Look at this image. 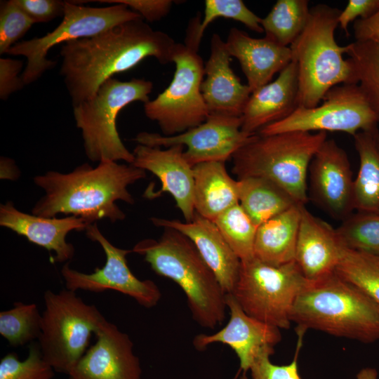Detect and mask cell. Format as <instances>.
Segmentation results:
<instances>
[{
	"instance_id": "obj_38",
	"label": "cell",
	"mask_w": 379,
	"mask_h": 379,
	"mask_svg": "<svg viewBox=\"0 0 379 379\" xmlns=\"http://www.w3.org/2000/svg\"><path fill=\"white\" fill-rule=\"evenodd\" d=\"M302 333L298 343L295 357L288 365L279 366L271 362L270 357L274 354L273 347L264 349L257 357L250 371L253 379H300L298 371V353L301 346Z\"/></svg>"
},
{
	"instance_id": "obj_22",
	"label": "cell",
	"mask_w": 379,
	"mask_h": 379,
	"mask_svg": "<svg viewBox=\"0 0 379 379\" xmlns=\"http://www.w3.org/2000/svg\"><path fill=\"white\" fill-rule=\"evenodd\" d=\"M342 247L335 229L312 215L303 206L295 262L304 277L309 281H315L334 273Z\"/></svg>"
},
{
	"instance_id": "obj_42",
	"label": "cell",
	"mask_w": 379,
	"mask_h": 379,
	"mask_svg": "<svg viewBox=\"0 0 379 379\" xmlns=\"http://www.w3.org/2000/svg\"><path fill=\"white\" fill-rule=\"evenodd\" d=\"M379 8V0H350L338 18V25L349 36L348 26L358 19L366 18Z\"/></svg>"
},
{
	"instance_id": "obj_30",
	"label": "cell",
	"mask_w": 379,
	"mask_h": 379,
	"mask_svg": "<svg viewBox=\"0 0 379 379\" xmlns=\"http://www.w3.org/2000/svg\"><path fill=\"white\" fill-rule=\"evenodd\" d=\"M335 273L379 305V256L354 251L343 245Z\"/></svg>"
},
{
	"instance_id": "obj_33",
	"label": "cell",
	"mask_w": 379,
	"mask_h": 379,
	"mask_svg": "<svg viewBox=\"0 0 379 379\" xmlns=\"http://www.w3.org/2000/svg\"><path fill=\"white\" fill-rule=\"evenodd\" d=\"M213 222L241 261L254 257V244L258 227L239 204L221 213Z\"/></svg>"
},
{
	"instance_id": "obj_46",
	"label": "cell",
	"mask_w": 379,
	"mask_h": 379,
	"mask_svg": "<svg viewBox=\"0 0 379 379\" xmlns=\"http://www.w3.org/2000/svg\"><path fill=\"white\" fill-rule=\"evenodd\" d=\"M378 146H379V134H378Z\"/></svg>"
},
{
	"instance_id": "obj_16",
	"label": "cell",
	"mask_w": 379,
	"mask_h": 379,
	"mask_svg": "<svg viewBox=\"0 0 379 379\" xmlns=\"http://www.w3.org/2000/svg\"><path fill=\"white\" fill-rule=\"evenodd\" d=\"M89 347L69 372L68 379H141L142 369L129 336L106 319Z\"/></svg>"
},
{
	"instance_id": "obj_37",
	"label": "cell",
	"mask_w": 379,
	"mask_h": 379,
	"mask_svg": "<svg viewBox=\"0 0 379 379\" xmlns=\"http://www.w3.org/2000/svg\"><path fill=\"white\" fill-rule=\"evenodd\" d=\"M34 22L16 4L15 0L1 1L0 6V54L7 53L18 43Z\"/></svg>"
},
{
	"instance_id": "obj_26",
	"label": "cell",
	"mask_w": 379,
	"mask_h": 379,
	"mask_svg": "<svg viewBox=\"0 0 379 379\" xmlns=\"http://www.w3.org/2000/svg\"><path fill=\"white\" fill-rule=\"evenodd\" d=\"M295 204L258 226L254 244V256L273 265L295 261L301 209Z\"/></svg>"
},
{
	"instance_id": "obj_18",
	"label": "cell",
	"mask_w": 379,
	"mask_h": 379,
	"mask_svg": "<svg viewBox=\"0 0 379 379\" xmlns=\"http://www.w3.org/2000/svg\"><path fill=\"white\" fill-rule=\"evenodd\" d=\"M226 305L230 312L226 326L211 335H196L193 345L198 350L215 343L228 345L239 358L241 369L246 372L264 349L274 348L281 341L280 328L247 314L232 293H226Z\"/></svg>"
},
{
	"instance_id": "obj_25",
	"label": "cell",
	"mask_w": 379,
	"mask_h": 379,
	"mask_svg": "<svg viewBox=\"0 0 379 379\" xmlns=\"http://www.w3.org/2000/svg\"><path fill=\"white\" fill-rule=\"evenodd\" d=\"M194 203L195 211L214 221L221 213L239 204L238 182L227 172L225 162L195 165Z\"/></svg>"
},
{
	"instance_id": "obj_2",
	"label": "cell",
	"mask_w": 379,
	"mask_h": 379,
	"mask_svg": "<svg viewBox=\"0 0 379 379\" xmlns=\"http://www.w3.org/2000/svg\"><path fill=\"white\" fill-rule=\"evenodd\" d=\"M145 177V171L117 161H101L95 168L84 164L69 173L48 171L34 178L45 195L32 214L46 218L71 214L88 225L103 218L115 222L126 217L116 201L133 204L128 187Z\"/></svg>"
},
{
	"instance_id": "obj_10",
	"label": "cell",
	"mask_w": 379,
	"mask_h": 379,
	"mask_svg": "<svg viewBox=\"0 0 379 379\" xmlns=\"http://www.w3.org/2000/svg\"><path fill=\"white\" fill-rule=\"evenodd\" d=\"M172 62L175 70L170 84L144 104L146 117L156 121L166 136L196 127L209 116L201 91L204 65L198 51L177 43Z\"/></svg>"
},
{
	"instance_id": "obj_17",
	"label": "cell",
	"mask_w": 379,
	"mask_h": 379,
	"mask_svg": "<svg viewBox=\"0 0 379 379\" xmlns=\"http://www.w3.org/2000/svg\"><path fill=\"white\" fill-rule=\"evenodd\" d=\"M183 146L174 145L162 149L159 147L139 145L133 154V166L155 175L161 183L157 192L146 190L143 196L152 199L164 192L174 199L176 207L181 211L185 222H191L195 215L194 203V174L183 157Z\"/></svg>"
},
{
	"instance_id": "obj_8",
	"label": "cell",
	"mask_w": 379,
	"mask_h": 379,
	"mask_svg": "<svg viewBox=\"0 0 379 379\" xmlns=\"http://www.w3.org/2000/svg\"><path fill=\"white\" fill-rule=\"evenodd\" d=\"M44 299L40 350L55 372L68 375L105 318L95 305L67 288L58 293L48 290Z\"/></svg>"
},
{
	"instance_id": "obj_4",
	"label": "cell",
	"mask_w": 379,
	"mask_h": 379,
	"mask_svg": "<svg viewBox=\"0 0 379 379\" xmlns=\"http://www.w3.org/2000/svg\"><path fill=\"white\" fill-rule=\"evenodd\" d=\"M291 322L337 337L373 343L379 340V305L335 272L309 281L298 295Z\"/></svg>"
},
{
	"instance_id": "obj_39",
	"label": "cell",
	"mask_w": 379,
	"mask_h": 379,
	"mask_svg": "<svg viewBox=\"0 0 379 379\" xmlns=\"http://www.w3.org/2000/svg\"><path fill=\"white\" fill-rule=\"evenodd\" d=\"M15 2L34 23L63 17L65 12V1L15 0Z\"/></svg>"
},
{
	"instance_id": "obj_36",
	"label": "cell",
	"mask_w": 379,
	"mask_h": 379,
	"mask_svg": "<svg viewBox=\"0 0 379 379\" xmlns=\"http://www.w3.org/2000/svg\"><path fill=\"white\" fill-rule=\"evenodd\" d=\"M224 18L241 22L249 29L264 32L259 16L251 11L241 0H206L204 18L198 28V39L201 41L205 29L216 18Z\"/></svg>"
},
{
	"instance_id": "obj_5",
	"label": "cell",
	"mask_w": 379,
	"mask_h": 379,
	"mask_svg": "<svg viewBox=\"0 0 379 379\" xmlns=\"http://www.w3.org/2000/svg\"><path fill=\"white\" fill-rule=\"evenodd\" d=\"M340 12L324 4L310 8L305 28L289 46L298 69V107H314L331 88L357 84L350 60L343 57L347 46L335 39Z\"/></svg>"
},
{
	"instance_id": "obj_9",
	"label": "cell",
	"mask_w": 379,
	"mask_h": 379,
	"mask_svg": "<svg viewBox=\"0 0 379 379\" xmlns=\"http://www.w3.org/2000/svg\"><path fill=\"white\" fill-rule=\"evenodd\" d=\"M308 282L295 261L273 265L254 256L241 261L232 294L247 314L287 329L294 303Z\"/></svg>"
},
{
	"instance_id": "obj_15",
	"label": "cell",
	"mask_w": 379,
	"mask_h": 379,
	"mask_svg": "<svg viewBox=\"0 0 379 379\" xmlns=\"http://www.w3.org/2000/svg\"><path fill=\"white\" fill-rule=\"evenodd\" d=\"M348 155L334 140H327L309 166L312 201L336 219L345 220L354 210V180Z\"/></svg>"
},
{
	"instance_id": "obj_32",
	"label": "cell",
	"mask_w": 379,
	"mask_h": 379,
	"mask_svg": "<svg viewBox=\"0 0 379 379\" xmlns=\"http://www.w3.org/2000/svg\"><path fill=\"white\" fill-rule=\"evenodd\" d=\"M41 323L42 314L36 304L16 302L0 312V334L11 345L22 346L39 340Z\"/></svg>"
},
{
	"instance_id": "obj_12",
	"label": "cell",
	"mask_w": 379,
	"mask_h": 379,
	"mask_svg": "<svg viewBox=\"0 0 379 379\" xmlns=\"http://www.w3.org/2000/svg\"><path fill=\"white\" fill-rule=\"evenodd\" d=\"M378 119L357 84L331 88L316 107H298L286 118L262 128V135L289 131L343 132L352 136L378 130Z\"/></svg>"
},
{
	"instance_id": "obj_11",
	"label": "cell",
	"mask_w": 379,
	"mask_h": 379,
	"mask_svg": "<svg viewBox=\"0 0 379 379\" xmlns=\"http://www.w3.org/2000/svg\"><path fill=\"white\" fill-rule=\"evenodd\" d=\"M140 18L142 17L138 13L122 4L98 8L65 1L62 20L55 29L43 36L17 43L7 53L27 58L21 77L25 85L29 84L55 65V61L46 57L53 46L92 37L116 25Z\"/></svg>"
},
{
	"instance_id": "obj_1",
	"label": "cell",
	"mask_w": 379,
	"mask_h": 379,
	"mask_svg": "<svg viewBox=\"0 0 379 379\" xmlns=\"http://www.w3.org/2000/svg\"><path fill=\"white\" fill-rule=\"evenodd\" d=\"M176 44L142 18L64 44L60 51V73L73 107L93 97L114 74L131 69L147 58H154L161 65L171 62Z\"/></svg>"
},
{
	"instance_id": "obj_6",
	"label": "cell",
	"mask_w": 379,
	"mask_h": 379,
	"mask_svg": "<svg viewBox=\"0 0 379 379\" xmlns=\"http://www.w3.org/2000/svg\"><path fill=\"white\" fill-rule=\"evenodd\" d=\"M326 139V132L254 134L232 156V171L238 179H267L286 192L297 204L305 206L308 201L309 166Z\"/></svg>"
},
{
	"instance_id": "obj_24",
	"label": "cell",
	"mask_w": 379,
	"mask_h": 379,
	"mask_svg": "<svg viewBox=\"0 0 379 379\" xmlns=\"http://www.w3.org/2000/svg\"><path fill=\"white\" fill-rule=\"evenodd\" d=\"M225 44L230 55L238 60L251 92L271 82L292 60L289 46L266 36L251 37L236 27L230 29Z\"/></svg>"
},
{
	"instance_id": "obj_14",
	"label": "cell",
	"mask_w": 379,
	"mask_h": 379,
	"mask_svg": "<svg viewBox=\"0 0 379 379\" xmlns=\"http://www.w3.org/2000/svg\"><path fill=\"white\" fill-rule=\"evenodd\" d=\"M241 124V117L209 114L204 123L182 133L166 136L141 132L133 140L149 147L186 146L183 157L194 167L204 162H225L232 159L253 135L243 132Z\"/></svg>"
},
{
	"instance_id": "obj_23",
	"label": "cell",
	"mask_w": 379,
	"mask_h": 379,
	"mask_svg": "<svg viewBox=\"0 0 379 379\" xmlns=\"http://www.w3.org/2000/svg\"><path fill=\"white\" fill-rule=\"evenodd\" d=\"M296 64L291 62L274 81L251 93L241 115V131L249 135L279 121L298 107Z\"/></svg>"
},
{
	"instance_id": "obj_20",
	"label": "cell",
	"mask_w": 379,
	"mask_h": 379,
	"mask_svg": "<svg viewBox=\"0 0 379 379\" xmlns=\"http://www.w3.org/2000/svg\"><path fill=\"white\" fill-rule=\"evenodd\" d=\"M230 57L225 41L213 34L201 91L209 114L241 117L252 92L232 69Z\"/></svg>"
},
{
	"instance_id": "obj_29",
	"label": "cell",
	"mask_w": 379,
	"mask_h": 379,
	"mask_svg": "<svg viewBox=\"0 0 379 379\" xmlns=\"http://www.w3.org/2000/svg\"><path fill=\"white\" fill-rule=\"evenodd\" d=\"M310 8L307 0H278L261 20L265 36L290 46L306 27Z\"/></svg>"
},
{
	"instance_id": "obj_19",
	"label": "cell",
	"mask_w": 379,
	"mask_h": 379,
	"mask_svg": "<svg viewBox=\"0 0 379 379\" xmlns=\"http://www.w3.org/2000/svg\"><path fill=\"white\" fill-rule=\"evenodd\" d=\"M150 220L156 226L175 230L187 237L213 272L225 292H233L239 275L241 260L213 221L197 212L191 222L155 217Z\"/></svg>"
},
{
	"instance_id": "obj_44",
	"label": "cell",
	"mask_w": 379,
	"mask_h": 379,
	"mask_svg": "<svg viewBox=\"0 0 379 379\" xmlns=\"http://www.w3.org/2000/svg\"><path fill=\"white\" fill-rule=\"evenodd\" d=\"M357 379H376L377 372L373 368H364L357 375Z\"/></svg>"
},
{
	"instance_id": "obj_27",
	"label": "cell",
	"mask_w": 379,
	"mask_h": 379,
	"mask_svg": "<svg viewBox=\"0 0 379 379\" xmlns=\"http://www.w3.org/2000/svg\"><path fill=\"white\" fill-rule=\"evenodd\" d=\"M378 130L360 131L354 143L359 168L353 184V208L357 212H379Z\"/></svg>"
},
{
	"instance_id": "obj_7",
	"label": "cell",
	"mask_w": 379,
	"mask_h": 379,
	"mask_svg": "<svg viewBox=\"0 0 379 379\" xmlns=\"http://www.w3.org/2000/svg\"><path fill=\"white\" fill-rule=\"evenodd\" d=\"M153 88L150 81L110 78L95 94L73 107L76 126L81 129L86 157L93 162L123 160L132 164L134 155L123 144L117 128V117L126 105L147 102Z\"/></svg>"
},
{
	"instance_id": "obj_21",
	"label": "cell",
	"mask_w": 379,
	"mask_h": 379,
	"mask_svg": "<svg viewBox=\"0 0 379 379\" xmlns=\"http://www.w3.org/2000/svg\"><path fill=\"white\" fill-rule=\"evenodd\" d=\"M0 225L48 251L55 252V262H64L74 254V246L66 241L67 234L86 230L88 225L82 218L74 215L62 218H46L18 211L13 202L0 206Z\"/></svg>"
},
{
	"instance_id": "obj_35",
	"label": "cell",
	"mask_w": 379,
	"mask_h": 379,
	"mask_svg": "<svg viewBox=\"0 0 379 379\" xmlns=\"http://www.w3.org/2000/svg\"><path fill=\"white\" fill-rule=\"evenodd\" d=\"M54 373L35 341L30 344L25 359L20 360L15 352H10L0 361V379H52Z\"/></svg>"
},
{
	"instance_id": "obj_13",
	"label": "cell",
	"mask_w": 379,
	"mask_h": 379,
	"mask_svg": "<svg viewBox=\"0 0 379 379\" xmlns=\"http://www.w3.org/2000/svg\"><path fill=\"white\" fill-rule=\"evenodd\" d=\"M85 230L89 239L100 244L106 262L103 267L95 268L90 274L73 270L67 262L61 270L66 288L75 292L81 289L93 293L114 290L133 298L146 308L156 306L161 298V291L152 280H140L131 271L126 255L132 251L112 244L102 234L96 223L88 225Z\"/></svg>"
},
{
	"instance_id": "obj_31",
	"label": "cell",
	"mask_w": 379,
	"mask_h": 379,
	"mask_svg": "<svg viewBox=\"0 0 379 379\" xmlns=\"http://www.w3.org/2000/svg\"><path fill=\"white\" fill-rule=\"evenodd\" d=\"M347 46L357 84L379 121V43L355 41Z\"/></svg>"
},
{
	"instance_id": "obj_40",
	"label": "cell",
	"mask_w": 379,
	"mask_h": 379,
	"mask_svg": "<svg viewBox=\"0 0 379 379\" xmlns=\"http://www.w3.org/2000/svg\"><path fill=\"white\" fill-rule=\"evenodd\" d=\"M97 1L124 4L138 13L142 19L150 22L159 21L166 17L174 2L171 0H101Z\"/></svg>"
},
{
	"instance_id": "obj_45",
	"label": "cell",
	"mask_w": 379,
	"mask_h": 379,
	"mask_svg": "<svg viewBox=\"0 0 379 379\" xmlns=\"http://www.w3.org/2000/svg\"><path fill=\"white\" fill-rule=\"evenodd\" d=\"M241 379H247V378L245 375H243V377Z\"/></svg>"
},
{
	"instance_id": "obj_43",
	"label": "cell",
	"mask_w": 379,
	"mask_h": 379,
	"mask_svg": "<svg viewBox=\"0 0 379 379\" xmlns=\"http://www.w3.org/2000/svg\"><path fill=\"white\" fill-rule=\"evenodd\" d=\"M353 29L357 41L379 43V8L371 16L354 21Z\"/></svg>"
},
{
	"instance_id": "obj_28",
	"label": "cell",
	"mask_w": 379,
	"mask_h": 379,
	"mask_svg": "<svg viewBox=\"0 0 379 379\" xmlns=\"http://www.w3.org/2000/svg\"><path fill=\"white\" fill-rule=\"evenodd\" d=\"M239 204L258 227L297 204L273 182L259 177L237 180Z\"/></svg>"
},
{
	"instance_id": "obj_34",
	"label": "cell",
	"mask_w": 379,
	"mask_h": 379,
	"mask_svg": "<svg viewBox=\"0 0 379 379\" xmlns=\"http://www.w3.org/2000/svg\"><path fill=\"white\" fill-rule=\"evenodd\" d=\"M335 232L346 248L379 256V212L350 215Z\"/></svg>"
},
{
	"instance_id": "obj_41",
	"label": "cell",
	"mask_w": 379,
	"mask_h": 379,
	"mask_svg": "<svg viewBox=\"0 0 379 379\" xmlns=\"http://www.w3.org/2000/svg\"><path fill=\"white\" fill-rule=\"evenodd\" d=\"M22 60L0 58V98L6 100L12 93L21 89L25 84L18 74L22 69Z\"/></svg>"
},
{
	"instance_id": "obj_3",
	"label": "cell",
	"mask_w": 379,
	"mask_h": 379,
	"mask_svg": "<svg viewBox=\"0 0 379 379\" xmlns=\"http://www.w3.org/2000/svg\"><path fill=\"white\" fill-rule=\"evenodd\" d=\"M164 229L158 240L143 239L132 251L142 255L156 274L182 288L199 326L215 328L225 319L226 293L194 244L175 230Z\"/></svg>"
}]
</instances>
